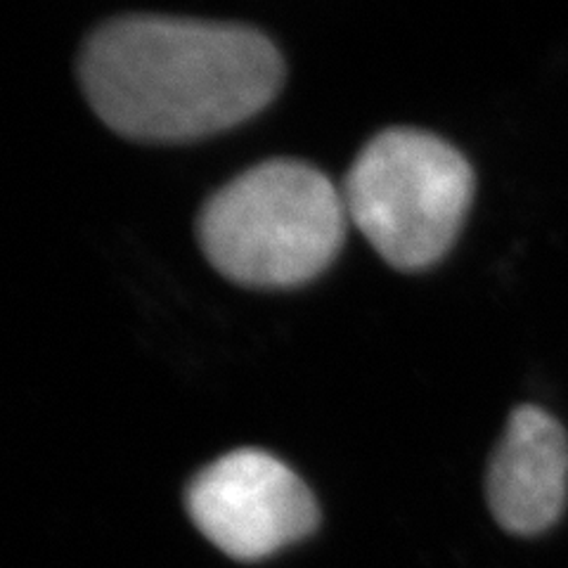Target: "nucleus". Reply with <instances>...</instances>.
I'll use <instances>...</instances> for the list:
<instances>
[{
    "label": "nucleus",
    "instance_id": "f03ea898",
    "mask_svg": "<svg viewBox=\"0 0 568 568\" xmlns=\"http://www.w3.org/2000/svg\"><path fill=\"white\" fill-rule=\"evenodd\" d=\"M346 225L342 190L323 171L298 159H271L213 194L200 213L197 237L227 280L287 290L327 268Z\"/></svg>",
    "mask_w": 568,
    "mask_h": 568
},
{
    "label": "nucleus",
    "instance_id": "20e7f679",
    "mask_svg": "<svg viewBox=\"0 0 568 568\" xmlns=\"http://www.w3.org/2000/svg\"><path fill=\"white\" fill-rule=\"evenodd\" d=\"M187 511L221 552L240 561L271 557L317 526L306 484L263 450H235L211 462L187 488Z\"/></svg>",
    "mask_w": 568,
    "mask_h": 568
},
{
    "label": "nucleus",
    "instance_id": "39448f33",
    "mask_svg": "<svg viewBox=\"0 0 568 568\" xmlns=\"http://www.w3.org/2000/svg\"><path fill=\"white\" fill-rule=\"evenodd\" d=\"M493 519L511 536L532 538L552 528L568 500V436L538 405L507 419L486 471Z\"/></svg>",
    "mask_w": 568,
    "mask_h": 568
},
{
    "label": "nucleus",
    "instance_id": "7ed1b4c3",
    "mask_svg": "<svg viewBox=\"0 0 568 568\" xmlns=\"http://www.w3.org/2000/svg\"><path fill=\"white\" fill-rule=\"evenodd\" d=\"M348 223L398 271H426L450 252L474 200V171L450 142L388 129L355 156L342 187Z\"/></svg>",
    "mask_w": 568,
    "mask_h": 568
},
{
    "label": "nucleus",
    "instance_id": "f257e3e1",
    "mask_svg": "<svg viewBox=\"0 0 568 568\" xmlns=\"http://www.w3.org/2000/svg\"><path fill=\"white\" fill-rule=\"evenodd\" d=\"M83 93L114 133L190 142L235 129L277 95L284 64L263 33L178 17H123L81 52Z\"/></svg>",
    "mask_w": 568,
    "mask_h": 568
}]
</instances>
